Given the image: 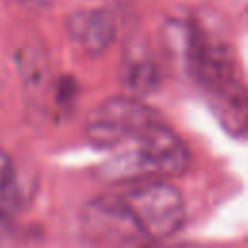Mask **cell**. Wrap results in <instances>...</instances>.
<instances>
[{
  "label": "cell",
  "instance_id": "1",
  "mask_svg": "<svg viewBox=\"0 0 248 248\" xmlns=\"http://www.w3.org/2000/svg\"><path fill=\"white\" fill-rule=\"evenodd\" d=\"M182 62L213 116L232 138L248 134V85L232 50L203 27L182 25Z\"/></svg>",
  "mask_w": 248,
  "mask_h": 248
},
{
  "label": "cell",
  "instance_id": "2",
  "mask_svg": "<svg viewBox=\"0 0 248 248\" xmlns=\"http://www.w3.org/2000/svg\"><path fill=\"white\" fill-rule=\"evenodd\" d=\"M188 165V145L159 122L116 147L114 155L99 167V176L107 182H153L180 176Z\"/></svg>",
  "mask_w": 248,
  "mask_h": 248
},
{
  "label": "cell",
  "instance_id": "3",
  "mask_svg": "<svg viewBox=\"0 0 248 248\" xmlns=\"http://www.w3.org/2000/svg\"><path fill=\"white\" fill-rule=\"evenodd\" d=\"M116 198L141 240L169 238L184 227V198L167 180L140 182L116 194Z\"/></svg>",
  "mask_w": 248,
  "mask_h": 248
},
{
  "label": "cell",
  "instance_id": "4",
  "mask_svg": "<svg viewBox=\"0 0 248 248\" xmlns=\"http://www.w3.org/2000/svg\"><path fill=\"white\" fill-rule=\"evenodd\" d=\"M163 122L159 112L134 97H112L91 110L85 136L97 149H116L151 126Z\"/></svg>",
  "mask_w": 248,
  "mask_h": 248
},
{
  "label": "cell",
  "instance_id": "5",
  "mask_svg": "<svg viewBox=\"0 0 248 248\" xmlns=\"http://www.w3.org/2000/svg\"><path fill=\"white\" fill-rule=\"evenodd\" d=\"M79 225L83 236L103 248H124L141 240L116 194H105L85 203Z\"/></svg>",
  "mask_w": 248,
  "mask_h": 248
},
{
  "label": "cell",
  "instance_id": "6",
  "mask_svg": "<svg viewBox=\"0 0 248 248\" xmlns=\"http://www.w3.org/2000/svg\"><path fill=\"white\" fill-rule=\"evenodd\" d=\"M70 39L91 56L103 54L116 39V17L107 8H89L74 12L66 19Z\"/></svg>",
  "mask_w": 248,
  "mask_h": 248
},
{
  "label": "cell",
  "instance_id": "7",
  "mask_svg": "<svg viewBox=\"0 0 248 248\" xmlns=\"http://www.w3.org/2000/svg\"><path fill=\"white\" fill-rule=\"evenodd\" d=\"M120 79L130 97L140 99L153 93L161 83V70L143 43H132L126 46L120 66Z\"/></svg>",
  "mask_w": 248,
  "mask_h": 248
},
{
  "label": "cell",
  "instance_id": "8",
  "mask_svg": "<svg viewBox=\"0 0 248 248\" xmlns=\"http://www.w3.org/2000/svg\"><path fill=\"white\" fill-rule=\"evenodd\" d=\"M21 205V192L12 161L4 151H0V223L14 219Z\"/></svg>",
  "mask_w": 248,
  "mask_h": 248
},
{
  "label": "cell",
  "instance_id": "9",
  "mask_svg": "<svg viewBox=\"0 0 248 248\" xmlns=\"http://www.w3.org/2000/svg\"><path fill=\"white\" fill-rule=\"evenodd\" d=\"M23 4H27V6H31V8H45V6H48L52 0H21Z\"/></svg>",
  "mask_w": 248,
  "mask_h": 248
},
{
  "label": "cell",
  "instance_id": "10",
  "mask_svg": "<svg viewBox=\"0 0 248 248\" xmlns=\"http://www.w3.org/2000/svg\"><path fill=\"white\" fill-rule=\"evenodd\" d=\"M0 151H2V149H0Z\"/></svg>",
  "mask_w": 248,
  "mask_h": 248
}]
</instances>
